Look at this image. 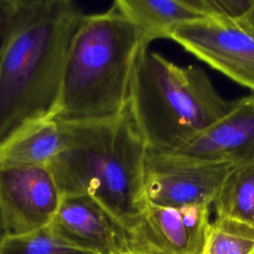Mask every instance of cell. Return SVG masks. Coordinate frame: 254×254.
<instances>
[{
  "label": "cell",
  "instance_id": "obj_10",
  "mask_svg": "<svg viewBox=\"0 0 254 254\" xmlns=\"http://www.w3.org/2000/svg\"><path fill=\"white\" fill-rule=\"evenodd\" d=\"M51 226L69 242L101 254L126 249V230L86 194L64 195Z\"/></svg>",
  "mask_w": 254,
  "mask_h": 254
},
{
  "label": "cell",
  "instance_id": "obj_11",
  "mask_svg": "<svg viewBox=\"0 0 254 254\" xmlns=\"http://www.w3.org/2000/svg\"><path fill=\"white\" fill-rule=\"evenodd\" d=\"M66 143L64 124L53 118L32 122L0 145V166H49Z\"/></svg>",
  "mask_w": 254,
  "mask_h": 254
},
{
  "label": "cell",
  "instance_id": "obj_12",
  "mask_svg": "<svg viewBox=\"0 0 254 254\" xmlns=\"http://www.w3.org/2000/svg\"><path fill=\"white\" fill-rule=\"evenodd\" d=\"M114 3L140 30L147 45L170 39L172 31L185 23L206 18L191 0H116Z\"/></svg>",
  "mask_w": 254,
  "mask_h": 254
},
{
  "label": "cell",
  "instance_id": "obj_20",
  "mask_svg": "<svg viewBox=\"0 0 254 254\" xmlns=\"http://www.w3.org/2000/svg\"><path fill=\"white\" fill-rule=\"evenodd\" d=\"M115 254H132V253H129V252H119V253H115Z\"/></svg>",
  "mask_w": 254,
  "mask_h": 254
},
{
  "label": "cell",
  "instance_id": "obj_19",
  "mask_svg": "<svg viewBox=\"0 0 254 254\" xmlns=\"http://www.w3.org/2000/svg\"><path fill=\"white\" fill-rule=\"evenodd\" d=\"M7 233L6 228H5V224L3 221V217H2V213H1V209H0V239Z\"/></svg>",
  "mask_w": 254,
  "mask_h": 254
},
{
  "label": "cell",
  "instance_id": "obj_7",
  "mask_svg": "<svg viewBox=\"0 0 254 254\" xmlns=\"http://www.w3.org/2000/svg\"><path fill=\"white\" fill-rule=\"evenodd\" d=\"M63 197L49 166H0V209L7 233L51 224Z\"/></svg>",
  "mask_w": 254,
  "mask_h": 254
},
{
  "label": "cell",
  "instance_id": "obj_6",
  "mask_svg": "<svg viewBox=\"0 0 254 254\" xmlns=\"http://www.w3.org/2000/svg\"><path fill=\"white\" fill-rule=\"evenodd\" d=\"M170 39L254 92V34L237 21L206 17L176 27Z\"/></svg>",
  "mask_w": 254,
  "mask_h": 254
},
{
  "label": "cell",
  "instance_id": "obj_1",
  "mask_svg": "<svg viewBox=\"0 0 254 254\" xmlns=\"http://www.w3.org/2000/svg\"><path fill=\"white\" fill-rule=\"evenodd\" d=\"M83 13L70 0H30L0 52V145L56 113L70 40Z\"/></svg>",
  "mask_w": 254,
  "mask_h": 254
},
{
  "label": "cell",
  "instance_id": "obj_15",
  "mask_svg": "<svg viewBox=\"0 0 254 254\" xmlns=\"http://www.w3.org/2000/svg\"><path fill=\"white\" fill-rule=\"evenodd\" d=\"M202 254H254V226L216 216L209 224Z\"/></svg>",
  "mask_w": 254,
  "mask_h": 254
},
{
  "label": "cell",
  "instance_id": "obj_9",
  "mask_svg": "<svg viewBox=\"0 0 254 254\" xmlns=\"http://www.w3.org/2000/svg\"><path fill=\"white\" fill-rule=\"evenodd\" d=\"M173 154L232 168L254 161V93L234 99L225 115Z\"/></svg>",
  "mask_w": 254,
  "mask_h": 254
},
{
  "label": "cell",
  "instance_id": "obj_8",
  "mask_svg": "<svg viewBox=\"0 0 254 254\" xmlns=\"http://www.w3.org/2000/svg\"><path fill=\"white\" fill-rule=\"evenodd\" d=\"M209 224V206L174 208L148 203L138 221L126 230L124 252L202 254Z\"/></svg>",
  "mask_w": 254,
  "mask_h": 254
},
{
  "label": "cell",
  "instance_id": "obj_17",
  "mask_svg": "<svg viewBox=\"0 0 254 254\" xmlns=\"http://www.w3.org/2000/svg\"><path fill=\"white\" fill-rule=\"evenodd\" d=\"M30 0H0V52L24 15Z\"/></svg>",
  "mask_w": 254,
  "mask_h": 254
},
{
  "label": "cell",
  "instance_id": "obj_2",
  "mask_svg": "<svg viewBox=\"0 0 254 254\" xmlns=\"http://www.w3.org/2000/svg\"><path fill=\"white\" fill-rule=\"evenodd\" d=\"M64 126L67 143L49 164L63 195L86 194L125 230L130 229L148 201L147 147L129 105L111 120Z\"/></svg>",
  "mask_w": 254,
  "mask_h": 254
},
{
  "label": "cell",
  "instance_id": "obj_14",
  "mask_svg": "<svg viewBox=\"0 0 254 254\" xmlns=\"http://www.w3.org/2000/svg\"><path fill=\"white\" fill-rule=\"evenodd\" d=\"M0 254H101L82 248L58 234L51 224L0 239Z\"/></svg>",
  "mask_w": 254,
  "mask_h": 254
},
{
  "label": "cell",
  "instance_id": "obj_5",
  "mask_svg": "<svg viewBox=\"0 0 254 254\" xmlns=\"http://www.w3.org/2000/svg\"><path fill=\"white\" fill-rule=\"evenodd\" d=\"M232 167L177 154L147 151L144 187L148 203L180 208L213 203Z\"/></svg>",
  "mask_w": 254,
  "mask_h": 254
},
{
  "label": "cell",
  "instance_id": "obj_3",
  "mask_svg": "<svg viewBox=\"0 0 254 254\" xmlns=\"http://www.w3.org/2000/svg\"><path fill=\"white\" fill-rule=\"evenodd\" d=\"M145 46L140 30L114 2L104 12L83 15L65 55L53 119L81 124L121 115L136 58Z\"/></svg>",
  "mask_w": 254,
  "mask_h": 254
},
{
  "label": "cell",
  "instance_id": "obj_18",
  "mask_svg": "<svg viewBox=\"0 0 254 254\" xmlns=\"http://www.w3.org/2000/svg\"><path fill=\"white\" fill-rule=\"evenodd\" d=\"M237 22L254 34V6Z\"/></svg>",
  "mask_w": 254,
  "mask_h": 254
},
{
  "label": "cell",
  "instance_id": "obj_16",
  "mask_svg": "<svg viewBox=\"0 0 254 254\" xmlns=\"http://www.w3.org/2000/svg\"><path fill=\"white\" fill-rule=\"evenodd\" d=\"M207 17L239 21L254 6V0H191Z\"/></svg>",
  "mask_w": 254,
  "mask_h": 254
},
{
  "label": "cell",
  "instance_id": "obj_4",
  "mask_svg": "<svg viewBox=\"0 0 254 254\" xmlns=\"http://www.w3.org/2000/svg\"><path fill=\"white\" fill-rule=\"evenodd\" d=\"M224 99L203 68L180 66L143 47L135 61L129 109L147 151L173 154L225 115Z\"/></svg>",
  "mask_w": 254,
  "mask_h": 254
},
{
  "label": "cell",
  "instance_id": "obj_13",
  "mask_svg": "<svg viewBox=\"0 0 254 254\" xmlns=\"http://www.w3.org/2000/svg\"><path fill=\"white\" fill-rule=\"evenodd\" d=\"M213 204L217 216L254 226V161L231 169Z\"/></svg>",
  "mask_w": 254,
  "mask_h": 254
}]
</instances>
